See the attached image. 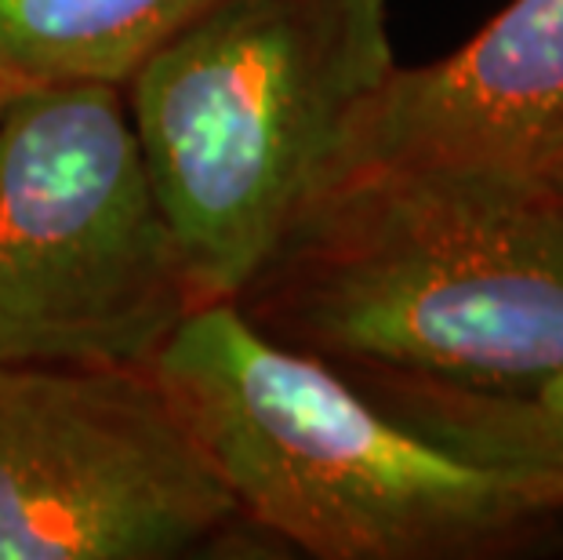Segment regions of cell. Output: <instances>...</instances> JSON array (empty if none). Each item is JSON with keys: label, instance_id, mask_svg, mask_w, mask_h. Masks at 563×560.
I'll return each instance as SVG.
<instances>
[{"label": "cell", "instance_id": "6da1fadb", "mask_svg": "<svg viewBox=\"0 0 563 560\" xmlns=\"http://www.w3.org/2000/svg\"><path fill=\"white\" fill-rule=\"evenodd\" d=\"M334 367L498 383L563 364V200L517 172L364 164L233 299Z\"/></svg>", "mask_w": 563, "mask_h": 560}, {"label": "cell", "instance_id": "30bf717a", "mask_svg": "<svg viewBox=\"0 0 563 560\" xmlns=\"http://www.w3.org/2000/svg\"><path fill=\"white\" fill-rule=\"evenodd\" d=\"M26 85H30V80H22V77L11 74V69L0 66V113L8 110V102L15 99V95H19L22 88H26Z\"/></svg>", "mask_w": 563, "mask_h": 560}, {"label": "cell", "instance_id": "ba28073f", "mask_svg": "<svg viewBox=\"0 0 563 560\" xmlns=\"http://www.w3.org/2000/svg\"><path fill=\"white\" fill-rule=\"evenodd\" d=\"M208 0H0V66L22 80L124 88Z\"/></svg>", "mask_w": 563, "mask_h": 560}, {"label": "cell", "instance_id": "3957f363", "mask_svg": "<svg viewBox=\"0 0 563 560\" xmlns=\"http://www.w3.org/2000/svg\"><path fill=\"white\" fill-rule=\"evenodd\" d=\"M400 69L389 0H208L124 80L203 303L236 299Z\"/></svg>", "mask_w": 563, "mask_h": 560}, {"label": "cell", "instance_id": "9c48e42d", "mask_svg": "<svg viewBox=\"0 0 563 560\" xmlns=\"http://www.w3.org/2000/svg\"><path fill=\"white\" fill-rule=\"evenodd\" d=\"M517 175H527L531 183H538L553 197L563 200V121L542 139V146L534 150V157L527 161L523 172H517Z\"/></svg>", "mask_w": 563, "mask_h": 560}, {"label": "cell", "instance_id": "52a82bcc", "mask_svg": "<svg viewBox=\"0 0 563 560\" xmlns=\"http://www.w3.org/2000/svg\"><path fill=\"white\" fill-rule=\"evenodd\" d=\"M371 404L484 466L563 484V364L498 383L339 367Z\"/></svg>", "mask_w": 563, "mask_h": 560}, {"label": "cell", "instance_id": "277c9868", "mask_svg": "<svg viewBox=\"0 0 563 560\" xmlns=\"http://www.w3.org/2000/svg\"><path fill=\"white\" fill-rule=\"evenodd\" d=\"M197 306L124 88H22L0 113V364L150 367Z\"/></svg>", "mask_w": 563, "mask_h": 560}, {"label": "cell", "instance_id": "5b68a950", "mask_svg": "<svg viewBox=\"0 0 563 560\" xmlns=\"http://www.w3.org/2000/svg\"><path fill=\"white\" fill-rule=\"evenodd\" d=\"M244 524L150 367L0 364V560H172Z\"/></svg>", "mask_w": 563, "mask_h": 560}, {"label": "cell", "instance_id": "7a4b0ae2", "mask_svg": "<svg viewBox=\"0 0 563 560\" xmlns=\"http://www.w3.org/2000/svg\"><path fill=\"white\" fill-rule=\"evenodd\" d=\"M251 528L317 560L563 553V484L462 459L339 367L203 303L150 361Z\"/></svg>", "mask_w": 563, "mask_h": 560}, {"label": "cell", "instance_id": "8992f818", "mask_svg": "<svg viewBox=\"0 0 563 560\" xmlns=\"http://www.w3.org/2000/svg\"><path fill=\"white\" fill-rule=\"evenodd\" d=\"M560 121L563 0H509L459 52L393 74L342 172L364 164L523 172Z\"/></svg>", "mask_w": 563, "mask_h": 560}]
</instances>
